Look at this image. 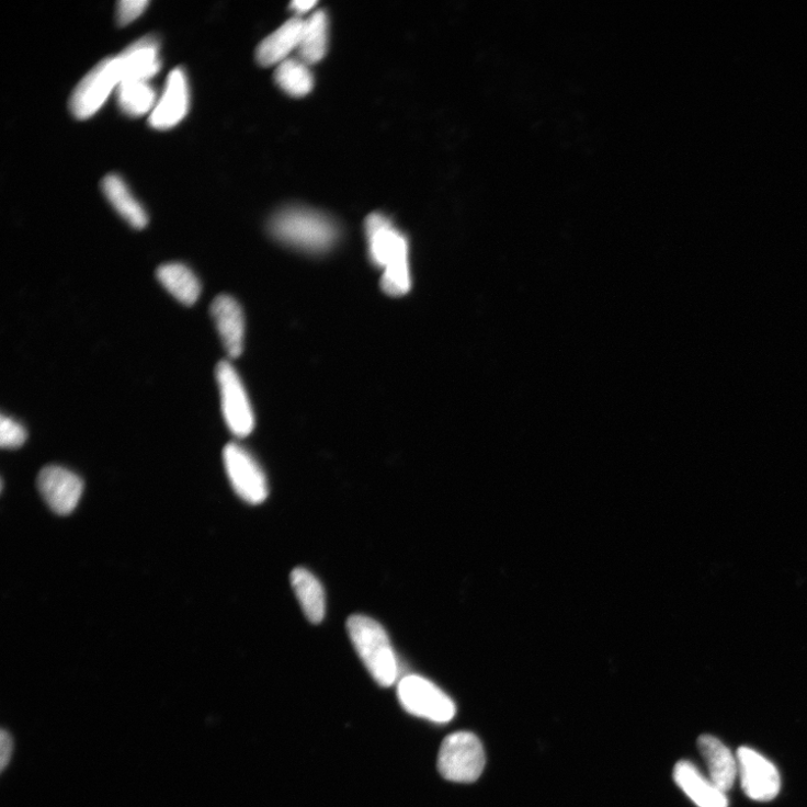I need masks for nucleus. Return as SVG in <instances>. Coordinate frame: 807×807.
Segmentation results:
<instances>
[{
	"instance_id": "nucleus-1",
	"label": "nucleus",
	"mask_w": 807,
	"mask_h": 807,
	"mask_svg": "<svg viewBox=\"0 0 807 807\" xmlns=\"http://www.w3.org/2000/svg\"><path fill=\"white\" fill-rule=\"evenodd\" d=\"M366 236L372 262L383 270L380 285L389 296L406 295L412 286L409 242L384 215L367 217Z\"/></svg>"
},
{
	"instance_id": "nucleus-2",
	"label": "nucleus",
	"mask_w": 807,
	"mask_h": 807,
	"mask_svg": "<svg viewBox=\"0 0 807 807\" xmlns=\"http://www.w3.org/2000/svg\"><path fill=\"white\" fill-rule=\"evenodd\" d=\"M270 232L281 242L314 254L331 249L339 237L329 217L307 208L279 212L270 221Z\"/></svg>"
},
{
	"instance_id": "nucleus-3",
	"label": "nucleus",
	"mask_w": 807,
	"mask_h": 807,
	"mask_svg": "<svg viewBox=\"0 0 807 807\" xmlns=\"http://www.w3.org/2000/svg\"><path fill=\"white\" fill-rule=\"evenodd\" d=\"M346 630L374 680L383 687L391 686L398 678V662L383 626L367 616L355 615L348 620Z\"/></svg>"
},
{
	"instance_id": "nucleus-4",
	"label": "nucleus",
	"mask_w": 807,
	"mask_h": 807,
	"mask_svg": "<svg viewBox=\"0 0 807 807\" xmlns=\"http://www.w3.org/2000/svg\"><path fill=\"white\" fill-rule=\"evenodd\" d=\"M486 755L479 738L468 731L447 736L440 748L437 770L443 778L454 783L469 784L482 774Z\"/></svg>"
},
{
	"instance_id": "nucleus-5",
	"label": "nucleus",
	"mask_w": 807,
	"mask_h": 807,
	"mask_svg": "<svg viewBox=\"0 0 807 807\" xmlns=\"http://www.w3.org/2000/svg\"><path fill=\"white\" fill-rule=\"evenodd\" d=\"M398 700L412 716L434 724H447L456 716V704L431 681L409 675L397 686Z\"/></svg>"
},
{
	"instance_id": "nucleus-6",
	"label": "nucleus",
	"mask_w": 807,
	"mask_h": 807,
	"mask_svg": "<svg viewBox=\"0 0 807 807\" xmlns=\"http://www.w3.org/2000/svg\"><path fill=\"white\" fill-rule=\"evenodd\" d=\"M121 82L117 57L96 64L78 83L71 99L70 110L75 117L86 120L104 105L111 92Z\"/></svg>"
},
{
	"instance_id": "nucleus-7",
	"label": "nucleus",
	"mask_w": 807,
	"mask_h": 807,
	"mask_svg": "<svg viewBox=\"0 0 807 807\" xmlns=\"http://www.w3.org/2000/svg\"><path fill=\"white\" fill-rule=\"evenodd\" d=\"M216 376L228 429L237 437L248 436L254 430L255 417L240 376L227 361L218 364Z\"/></svg>"
},
{
	"instance_id": "nucleus-8",
	"label": "nucleus",
	"mask_w": 807,
	"mask_h": 807,
	"mask_svg": "<svg viewBox=\"0 0 807 807\" xmlns=\"http://www.w3.org/2000/svg\"><path fill=\"white\" fill-rule=\"evenodd\" d=\"M224 464L232 488L242 500L251 504L265 501L269 496L265 474L245 447L229 443L224 448Z\"/></svg>"
},
{
	"instance_id": "nucleus-9",
	"label": "nucleus",
	"mask_w": 807,
	"mask_h": 807,
	"mask_svg": "<svg viewBox=\"0 0 807 807\" xmlns=\"http://www.w3.org/2000/svg\"><path fill=\"white\" fill-rule=\"evenodd\" d=\"M738 773L745 794L759 802L774 799L781 789L777 769L760 752L741 747L737 751Z\"/></svg>"
},
{
	"instance_id": "nucleus-10",
	"label": "nucleus",
	"mask_w": 807,
	"mask_h": 807,
	"mask_svg": "<svg viewBox=\"0 0 807 807\" xmlns=\"http://www.w3.org/2000/svg\"><path fill=\"white\" fill-rule=\"evenodd\" d=\"M37 487L48 508L62 516L76 510L83 491L82 480L59 466L43 468L37 477Z\"/></svg>"
},
{
	"instance_id": "nucleus-11",
	"label": "nucleus",
	"mask_w": 807,
	"mask_h": 807,
	"mask_svg": "<svg viewBox=\"0 0 807 807\" xmlns=\"http://www.w3.org/2000/svg\"><path fill=\"white\" fill-rule=\"evenodd\" d=\"M189 103L186 76L182 68H175L170 72L163 94L149 115V125L161 130L177 126L186 116Z\"/></svg>"
},
{
	"instance_id": "nucleus-12",
	"label": "nucleus",
	"mask_w": 807,
	"mask_h": 807,
	"mask_svg": "<svg viewBox=\"0 0 807 807\" xmlns=\"http://www.w3.org/2000/svg\"><path fill=\"white\" fill-rule=\"evenodd\" d=\"M211 315L228 356L238 359L245 341V316L239 303L221 294L212 303Z\"/></svg>"
},
{
	"instance_id": "nucleus-13",
	"label": "nucleus",
	"mask_w": 807,
	"mask_h": 807,
	"mask_svg": "<svg viewBox=\"0 0 807 807\" xmlns=\"http://www.w3.org/2000/svg\"><path fill=\"white\" fill-rule=\"evenodd\" d=\"M160 43L156 36H144L127 46L117 57L121 82L145 80L155 77L161 69ZM120 82V83H121Z\"/></svg>"
},
{
	"instance_id": "nucleus-14",
	"label": "nucleus",
	"mask_w": 807,
	"mask_h": 807,
	"mask_svg": "<svg viewBox=\"0 0 807 807\" xmlns=\"http://www.w3.org/2000/svg\"><path fill=\"white\" fill-rule=\"evenodd\" d=\"M698 750L708 768L711 781L727 793L735 784L738 775L737 755L719 739L703 735L697 740Z\"/></svg>"
},
{
	"instance_id": "nucleus-15",
	"label": "nucleus",
	"mask_w": 807,
	"mask_h": 807,
	"mask_svg": "<svg viewBox=\"0 0 807 807\" xmlns=\"http://www.w3.org/2000/svg\"><path fill=\"white\" fill-rule=\"evenodd\" d=\"M674 780L697 807H728L726 793L711 778L704 777L692 763L679 762L674 769Z\"/></svg>"
},
{
	"instance_id": "nucleus-16",
	"label": "nucleus",
	"mask_w": 807,
	"mask_h": 807,
	"mask_svg": "<svg viewBox=\"0 0 807 807\" xmlns=\"http://www.w3.org/2000/svg\"><path fill=\"white\" fill-rule=\"evenodd\" d=\"M305 20L294 16L264 38L257 49V59L262 66L281 64L297 49Z\"/></svg>"
},
{
	"instance_id": "nucleus-17",
	"label": "nucleus",
	"mask_w": 807,
	"mask_h": 807,
	"mask_svg": "<svg viewBox=\"0 0 807 807\" xmlns=\"http://www.w3.org/2000/svg\"><path fill=\"white\" fill-rule=\"evenodd\" d=\"M291 584L303 613L312 624H320L326 615V593L320 581L307 569L296 568Z\"/></svg>"
},
{
	"instance_id": "nucleus-18",
	"label": "nucleus",
	"mask_w": 807,
	"mask_h": 807,
	"mask_svg": "<svg viewBox=\"0 0 807 807\" xmlns=\"http://www.w3.org/2000/svg\"><path fill=\"white\" fill-rule=\"evenodd\" d=\"M329 20L327 12L318 10L305 20L297 46V58L307 65L319 62L327 54Z\"/></svg>"
},
{
	"instance_id": "nucleus-19",
	"label": "nucleus",
	"mask_w": 807,
	"mask_h": 807,
	"mask_svg": "<svg viewBox=\"0 0 807 807\" xmlns=\"http://www.w3.org/2000/svg\"><path fill=\"white\" fill-rule=\"evenodd\" d=\"M158 281L182 305H195L201 294L197 276L181 263H169L157 271Z\"/></svg>"
},
{
	"instance_id": "nucleus-20",
	"label": "nucleus",
	"mask_w": 807,
	"mask_h": 807,
	"mask_svg": "<svg viewBox=\"0 0 807 807\" xmlns=\"http://www.w3.org/2000/svg\"><path fill=\"white\" fill-rule=\"evenodd\" d=\"M101 187L115 211L135 229H143L148 223L139 202L133 196L123 179L110 174L101 182Z\"/></svg>"
},
{
	"instance_id": "nucleus-21",
	"label": "nucleus",
	"mask_w": 807,
	"mask_h": 807,
	"mask_svg": "<svg viewBox=\"0 0 807 807\" xmlns=\"http://www.w3.org/2000/svg\"><path fill=\"white\" fill-rule=\"evenodd\" d=\"M117 99L121 110L133 117L154 112L157 105V93L145 80H124L117 86Z\"/></svg>"
},
{
	"instance_id": "nucleus-22",
	"label": "nucleus",
	"mask_w": 807,
	"mask_h": 807,
	"mask_svg": "<svg viewBox=\"0 0 807 807\" xmlns=\"http://www.w3.org/2000/svg\"><path fill=\"white\" fill-rule=\"evenodd\" d=\"M275 81L285 92L294 96L308 94L315 84L309 65L298 58H288L281 62L275 71Z\"/></svg>"
},
{
	"instance_id": "nucleus-23",
	"label": "nucleus",
	"mask_w": 807,
	"mask_h": 807,
	"mask_svg": "<svg viewBox=\"0 0 807 807\" xmlns=\"http://www.w3.org/2000/svg\"><path fill=\"white\" fill-rule=\"evenodd\" d=\"M26 439V429L13 418L3 414L2 420H0V444H2V447H21Z\"/></svg>"
},
{
	"instance_id": "nucleus-24",
	"label": "nucleus",
	"mask_w": 807,
	"mask_h": 807,
	"mask_svg": "<svg viewBox=\"0 0 807 807\" xmlns=\"http://www.w3.org/2000/svg\"><path fill=\"white\" fill-rule=\"evenodd\" d=\"M147 0H122L117 4V22L124 26L136 20L147 8Z\"/></svg>"
},
{
	"instance_id": "nucleus-25",
	"label": "nucleus",
	"mask_w": 807,
	"mask_h": 807,
	"mask_svg": "<svg viewBox=\"0 0 807 807\" xmlns=\"http://www.w3.org/2000/svg\"><path fill=\"white\" fill-rule=\"evenodd\" d=\"M0 742H2V759H0V765H2V771H5L7 766L10 764L14 747L13 738L5 729L2 731V736H0Z\"/></svg>"
},
{
	"instance_id": "nucleus-26",
	"label": "nucleus",
	"mask_w": 807,
	"mask_h": 807,
	"mask_svg": "<svg viewBox=\"0 0 807 807\" xmlns=\"http://www.w3.org/2000/svg\"><path fill=\"white\" fill-rule=\"evenodd\" d=\"M316 5H317V2H314V0H297V2L295 0V2L291 4V7L296 13L309 12Z\"/></svg>"
}]
</instances>
